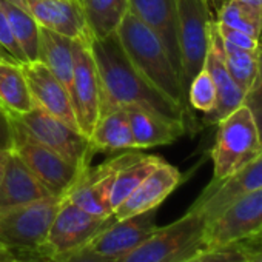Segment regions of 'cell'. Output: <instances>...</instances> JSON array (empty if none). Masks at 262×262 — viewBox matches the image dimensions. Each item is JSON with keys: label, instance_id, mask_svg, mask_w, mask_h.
Wrapping results in <instances>:
<instances>
[{"label": "cell", "instance_id": "obj_24", "mask_svg": "<svg viewBox=\"0 0 262 262\" xmlns=\"http://www.w3.org/2000/svg\"><path fill=\"white\" fill-rule=\"evenodd\" d=\"M0 105L11 116H20L34 108L22 65L17 62L0 60Z\"/></svg>", "mask_w": 262, "mask_h": 262}, {"label": "cell", "instance_id": "obj_1", "mask_svg": "<svg viewBox=\"0 0 262 262\" xmlns=\"http://www.w3.org/2000/svg\"><path fill=\"white\" fill-rule=\"evenodd\" d=\"M90 48L100 80V116L116 108L139 106L190 126V110L174 103L138 73L116 33L105 39H93Z\"/></svg>", "mask_w": 262, "mask_h": 262}, {"label": "cell", "instance_id": "obj_34", "mask_svg": "<svg viewBox=\"0 0 262 262\" xmlns=\"http://www.w3.org/2000/svg\"><path fill=\"white\" fill-rule=\"evenodd\" d=\"M14 141L16 136L11 114L0 105V151H13Z\"/></svg>", "mask_w": 262, "mask_h": 262}, {"label": "cell", "instance_id": "obj_11", "mask_svg": "<svg viewBox=\"0 0 262 262\" xmlns=\"http://www.w3.org/2000/svg\"><path fill=\"white\" fill-rule=\"evenodd\" d=\"M91 45L76 42L74 45V79L71 103L82 135L91 138L100 117V80L91 53Z\"/></svg>", "mask_w": 262, "mask_h": 262}, {"label": "cell", "instance_id": "obj_25", "mask_svg": "<svg viewBox=\"0 0 262 262\" xmlns=\"http://www.w3.org/2000/svg\"><path fill=\"white\" fill-rule=\"evenodd\" d=\"M0 7L5 11L13 34L27 57V62L39 60V40H40V25L36 19L25 11L14 0H0Z\"/></svg>", "mask_w": 262, "mask_h": 262}, {"label": "cell", "instance_id": "obj_20", "mask_svg": "<svg viewBox=\"0 0 262 262\" xmlns=\"http://www.w3.org/2000/svg\"><path fill=\"white\" fill-rule=\"evenodd\" d=\"M126 113L136 150L173 144L188 129L185 123L168 120L145 108L126 106Z\"/></svg>", "mask_w": 262, "mask_h": 262}, {"label": "cell", "instance_id": "obj_18", "mask_svg": "<svg viewBox=\"0 0 262 262\" xmlns=\"http://www.w3.org/2000/svg\"><path fill=\"white\" fill-rule=\"evenodd\" d=\"M204 68L211 76L217 91V105L213 113L205 116V122L217 123L221 119L228 116L231 111H234L237 106H241L245 102V93L234 82L225 65L222 39L217 31L216 20H213L210 25V40H208V51L205 56Z\"/></svg>", "mask_w": 262, "mask_h": 262}, {"label": "cell", "instance_id": "obj_21", "mask_svg": "<svg viewBox=\"0 0 262 262\" xmlns=\"http://www.w3.org/2000/svg\"><path fill=\"white\" fill-rule=\"evenodd\" d=\"M53 196L50 190L30 171L20 158L11 151L0 182V208L22 205Z\"/></svg>", "mask_w": 262, "mask_h": 262}, {"label": "cell", "instance_id": "obj_33", "mask_svg": "<svg viewBox=\"0 0 262 262\" xmlns=\"http://www.w3.org/2000/svg\"><path fill=\"white\" fill-rule=\"evenodd\" d=\"M216 27H217V31H219V34L225 43H230V45L242 48V50H250V51H254L259 48V39H256L247 33H242L239 30L221 25L217 22H216Z\"/></svg>", "mask_w": 262, "mask_h": 262}, {"label": "cell", "instance_id": "obj_40", "mask_svg": "<svg viewBox=\"0 0 262 262\" xmlns=\"http://www.w3.org/2000/svg\"><path fill=\"white\" fill-rule=\"evenodd\" d=\"M10 153H11V151H0V167L5 165V162H7V159H8Z\"/></svg>", "mask_w": 262, "mask_h": 262}, {"label": "cell", "instance_id": "obj_17", "mask_svg": "<svg viewBox=\"0 0 262 262\" xmlns=\"http://www.w3.org/2000/svg\"><path fill=\"white\" fill-rule=\"evenodd\" d=\"M182 173L168 162L162 161L113 213V217L120 221L150 210H158L159 205L179 187Z\"/></svg>", "mask_w": 262, "mask_h": 262}, {"label": "cell", "instance_id": "obj_13", "mask_svg": "<svg viewBox=\"0 0 262 262\" xmlns=\"http://www.w3.org/2000/svg\"><path fill=\"white\" fill-rule=\"evenodd\" d=\"M262 187V153L241 170L222 181H211L191 205L205 219L207 225L239 198Z\"/></svg>", "mask_w": 262, "mask_h": 262}, {"label": "cell", "instance_id": "obj_3", "mask_svg": "<svg viewBox=\"0 0 262 262\" xmlns=\"http://www.w3.org/2000/svg\"><path fill=\"white\" fill-rule=\"evenodd\" d=\"M211 148L213 179L222 181L262 153V136L251 110L242 103L217 123Z\"/></svg>", "mask_w": 262, "mask_h": 262}, {"label": "cell", "instance_id": "obj_39", "mask_svg": "<svg viewBox=\"0 0 262 262\" xmlns=\"http://www.w3.org/2000/svg\"><path fill=\"white\" fill-rule=\"evenodd\" d=\"M14 256L16 254L13 251H8L5 248H0V262H13Z\"/></svg>", "mask_w": 262, "mask_h": 262}, {"label": "cell", "instance_id": "obj_6", "mask_svg": "<svg viewBox=\"0 0 262 262\" xmlns=\"http://www.w3.org/2000/svg\"><path fill=\"white\" fill-rule=\"evenodd\" d=\"M63 196L0 208V248L37 254Z\"/></svg>", "mask_w": 262, "mask_h": 262}, {"label": "cell", "instance_id": "obj_19", "mask_svg": "<svg viewBox=\"0 0 262 262\" xmlns=\"http://www.w3.org/2000/svg\"><path fill=\"white\" fill-rule=\"evenodd\" d=\"M128 13L138 17L161 37L181 76L174 0H128Z\"/></svg>", "mask_w": 262, "mask_h": 262}, {"label": "cell", "instance_id": "obj_23", "mask_svg": "<svg viewBox=\"0 0 262 262\" xmlns=\"http://www.w3.org/2000/svg\"><path fill=\"white\" fill-rule=\"evenodd\" d=\"M94 153L136 150L128 122L126 108H116L102 114L90 138Z\"/></svg>", "mask_w": 262, "mask_h": 262}, {"label": "cell", "instance_id": "obj_5", "mask_svg": "<svg viewBox=\"0 0 262 262\" xmlns=\"http://www.w3.org/2000/svg\"><path fill=\"white\" fill-rule=\"evenodd\" d=\"M11 120L16 136L59 153L80 170H86L90 167V162L94 156L90 138L63 120L45 113L37 106L25 114L11 116Z\"/></svg>", "mask_w": 262, "mask_h": 262}, {"label": "cell", "instance_id": "obj_31", "mask_svg": "<svg viewBox=\"0 0 262 262\" xmlns=\"http://www.w3.org/2000/svg\"><path fill=\"white\" fill-rule=\"evenodd\" d=\"M247 248L242 244H231L216 248H204L181 262H245Z\"/></svg>", "mask_w": 262, "mask_h": 262}, {"label": "cell", "instance_id": "obj_36", "mask_svg": "<svg viewBox=\"0 0 262 262\" xmlns=\"http://www.w3.org/2000/svg\"><path fill=\"white\" fill-rule=\"evenodd\" d=\"M13 262H53V260L47 256H42V254H28L25 257L14 256Z\"/></svg>", "mask_w": 262, "mask_h": 262}, {"label": "cell", "instance_id": "obj_4", "mask_svg": "<svg viewBox=\"0 0 262 262\" xmlns=\"http://www.w3.org/2000/svg\"><path fill=\"white\" fill-rule=\"evenodd\" d=\"M207 219L193 207L174 222L158 227L119 262H181L207 248Z\"/></svg>", "mask_w": 262, "mask_h": 262}, {"label": "cell", "instance_id": "obj_12", "mask_svg": "<svg viewBox=\"0 0 262 262\" xmlns=\"http://www.w3.org/2000/svg\"><path fill=\"white\" fill-rule=\"evenodd\" d=\"M13 151L53 196H65L85 171L59 153L19 136H16Z\"/></svg>", "mask_w": 262, "mask_h": 262}, {"label": "cell", "instance_id": "obj_28", "mask_svg": "<svg viewBox=\"0 0 262 262\" xmlns=\"http://www.w3.org/2000/svg\"><path fill=\"white\" fill-rule=\"evenodd\" d=\"M164 159L153 155H142L138 161L131 162L129 165L119 170V173L114 178L111 194H110V205L114 210L133 193L141 182L162 162Z\"/></svg>", "mask_w": 262, "mask_h": 262}, {"label": "cell", "instance_id": "obj_30", "mask_svg": "<svg viewBox=\"0 0 262 262\" xmlns=\"http://www.w3.org/2000/svg\"><path fill=\"white\" fill-rule=\"evenodd\" d=\"M187 102L188 106L204 113L205 116L214 111L217 105V91L205 68H202L190 82L187 90Z\"/></svg>", "mask_w": 262, "mask_h": 262}, {"label": "cell", "instance_id": "obj_14", "mask_svg": "<svg viewBox=\"0 0 262 262\" xmlns=\"http://www.w3.org/2000/svg\"><path fill=\"white\" fill-rule=\"evenodd\" d=\"M14 2L28 11L42 28L76 42L91 45L94 36L88 27L82 2L79 0H14Z\"/></svg>", "mask_w": 262, "mask_h": 262}, {"label": "cell", "instance_id": "obj_2", "mask_svg": "<svg viewBox=\"0 0 262 262\" xmlns=\"http://www.w3.org/2000/svg\"><path fill=\"white\" fill-rule=\"evenodd\" d=\"M116 36L128 60L138 73L174 103L188 108L181 76L161 37L138 17L126 11Z\"/></svg>", "mask_w": 262, "mask_h": 262}, {"label": "cell", "instance_id": "obj_35", "mask_svg": "<svg viewBox=\"0 0 262 262\" xmlns=\"http://www.w3.org/2000/svg\"><path fill=\"white\" fill-rule=\"evenodd\" d=\"M53 262H119V259L99 254L96 251H91L90 248H82V250H79V251H76L73 254L56 259Z\"/></svg>", "mask_w": 262, "mask_h": 262}, {"label": "cell", "instance_id": "obj_42", "mask_svg": "<svg viewBox=\"0 0 262 262\" xmlns=\"http://www.w3.org/2000/svg\"><path fill=\"white\" fill-rule=\"evenodd\" d=\"M247 2L254 4V5H257V7H260V8H262V0H247Z\"/></svg>", "mask_w": 262, "mask_h": 262}, {"label": "cell", "instance_id": "obj_9", "mask_svg": "<svg viewBox=\"0 0 262 262\" xmlns=\"http://www.w3.org/2000/svg\"><path fill=\"white\" fill-rule=\"evenodd\" d=\"M141 156L142 153L138 150H128L97 167H88L65 194V198L94 216L111 217L113 208L110 205V194L114 178L119 170L138 161Z\"/></svg>", "mask_w": 262, "mask_h": 262}, {"label": "cell", "instance_id": "obj_10", "mask_svg": "<svg viewBox=\"0 0 262 262\" xmlns=\"http://www.w3.org/2000/svg\"><path fill=\"white\" fill-rule=\"evenodd\" d=\"M262 231V187L239 198L207 225V248L242 244Z\"/></svg>", "mask_w": 262, "mask_h": 262}, {"label": "cell", "instance_id": "obj_16", "mask_svg": "<svg viewBox=\"0 0 262 262\" xmlns=\"http://www.w3.org/2000/svg\"><path fill=\"white\" fill-rule=\"evenodd\" d=\"M22 70L34 106L79 129L71 103V96L68 90L57 80V77L39 60L24 63Z\"/></svg>", "mask_w": 262, "mask_h": 262}, {"label": "cell", "instance_id": "obj_43", "mask_svg": "<svg viewBox=\"0 0 262 262\" xmlns=\"http://www.w3.org/2000/svg\"><path fill=\"white\" fill-rule=\"evenodd\" d=\"M4 168H5V165H2V167H0V182H2V176H4Z\"/></svg>", "mask_w": 262, "mask_h": 262}, {"label": "cell", "instance_id": "obj_38", "mask_svg": "<svg viewBox=\"0 0 262 262\" xmlns=\"http://www.w3.org/2000/svg\"><path fill=\"white\" fill-rule=\"evenodd\" d=\"M245 262H262V248H253V250L247 248Z\"/></svg>", "mask_w": 262, "mask_h": 262}, {"label": "cell", "instance_id": "obj_32", "mask_svg": "<svg viewBox=\"0 0 262 262\" xmlns=\"http://www.w3.org/2000/svg\"><path fill=\"white\" fill-rule=\"evenodd\" d=\"M257 54H259V68H257V77L254 82V86L250 90V93L245 96V105L251 110L260 136H262V40H259V48H257Z\"/></svg>", "mask_w": 262, "mask_h": 262}, {"label": "cell", "instance_id": "obj_7", "mask_svg": "<svg viewBox=\"0 0 262 262\" xmlns=\"http://www.w3.org/2000/svg\"><path fill=\"white\" fill-rule=\"evenodd\" d=\"M178 19V45L181 82L184 93L193 77L204 68L208 51L210 25L214 20L211 8L201 0H174Z\"/></svg>", "mask_w": 262, "mask_h": 262}, {"label": "cell", "instance_id": "obj_44", "mask_svg": "<svg viewBox=\"0 0 262 262\" xmlns=\"http://www.w3.org/2000/svg\"><path fill=\"white\" fill-rule=\"evenodd\" d=\"M79 2H83V0H79Z\"/></svg>", "mask_w": 262, "mask_h": 262}, {"label": "cell", "instance_id": "obj_22", "mask_svg": "<svg viewBox=\"0 0 262 262\" xmlns=\"http://www.w3.org/2000/svg\"><path fill=\"white\" fill-rule=\"evenodd\" d=\"M74 45L76 40L40 27L39 62H42L71 96L74 79Z\"/></svg>", "mask_w": 262, "mask_h": 262}, {"label": "cell", "instance_id": "obj_8", "mask_svg": "<svg viewBox=\"0 0 262 262\" xmlns=\"http://www.w3.org/2000/svg\"><path fill=\"white\" fill-rule=\"evenodd\" d=\"M114 217H99L70 202L65 196L37 254L51 260L85 248Z\"/></svg>", "mask_w": 262, "mask_h": 262}, {"label": "cell", "instance_id": "obj_41", "mask_svg": "<svg viewBox=\"0 0 262 262\" xmlns=\"http://www.w3.org/2000/svg\"><path fill=\"white\" fill-rule=\"evenodd\" d=\"M201 2H202V4H205V5H208L211 10H213V8H216V10H217V0H201Z\"/></svg>", "mask_w": 262, "mask_h": 262}, {"label": "cell", "instance_id": "obj_37", "mask_svg": "<svg viewBox=\"0 0 262 262\" xmlns=\"http://www.w3.org/2000/svg\"><path fill=\"white\" fill-rule=\"evenodd\" d=\"M242 245L248 250H253V248H262V231L253 237H250L248 241L242 242Z\"/></svg>", "mask_w": 262, "mask_h": 262}, {"label": "cell", "instance_id": "obj_15", "mask_svg": "<svg viewBox=\"0 0 262 262\" xmlns=\"http://www.w3.org/2000/svg\"><path fill=\"white\" fill-rule=\"evenodd\" d=\"M156 211L150 210L120 221L113 219L85 248L120 260L158 228Z\"/></svg>", "mask_w": 262, "mask_h": 262}, {"label": "cell", "instance_id": "obj_29", "mask_svg": "<svg viewBox=\"0 0 262 262\" xmlns=\"http://www.w3.org/2000/svg\"><path fill=\"white\" fill-rule=\"evenodd\" d=\"M222 39V37H221ZM224 48V59L225 65L234 79V82L239 85V88L245 93V96L250 93V90L254 86L256 77H257V68H259V54L257 50H242L237 47H233L230 43H225L222 40Z\"/></svg>", "mask_w": 262, "mask_h": 262}, {"label": "cell", "instance_id": "obj_27", "mask_svg": "<svg viewBox=\"0 0 262 262\" xmlns=\"http://www.w3.org/2000/svg\"><path fill=\"white\" fill-rule=\"evenodd\" d=\"M214 20L256 39L262 34V8L247 0H224L216 10Z\"/></svg>", "mask_w": 262, "mask_h": 262}, {"label": "cell", "instance_id": "obj_26", "mask_svg": "<svg viewBox=\"0 0 262 262\" xmlns=\"http://www.w3.org/2000/svg\"><path fill=\"white\" fill-rule=\"evenodd\" d=\"M82 7L94 39H105L116 33L128 11V0H83Z\"/></svg>", "mask_w": 262, "mask_h": 262}]
</instances>
